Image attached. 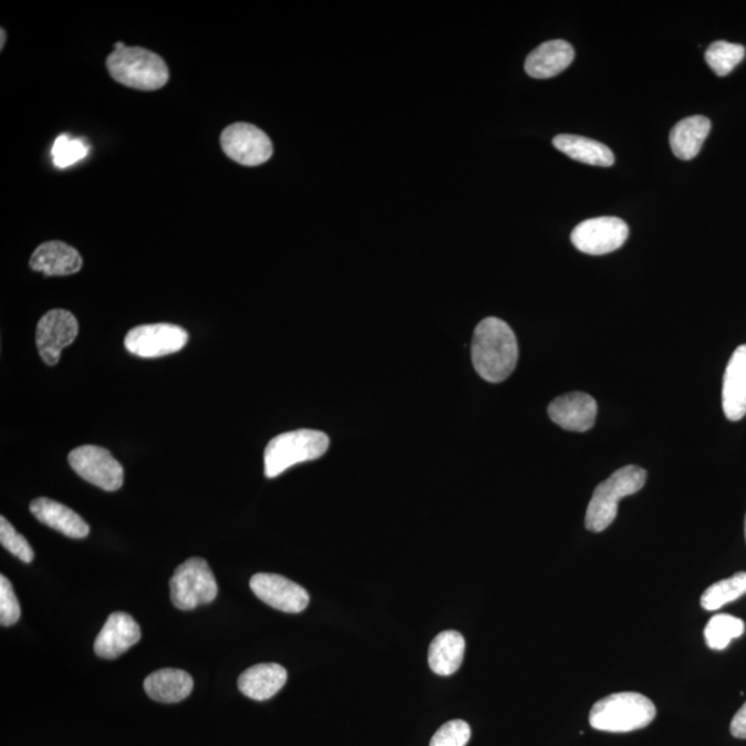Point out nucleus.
<instances>
[{"instance_id": "obj_7", "label": "nucleus", "mask_w": 746, "mask_h": 746, "mask_svg": "<svg viewBox=\"0 0 746 746\" xmlns=\"http://www.w3.org/2000/svg\"><path fill=\"white\" fill-rule=\"evenodd\" d=\"M69 462L76 475L104 491H118L124 484V467L108 449L83 445L71 450Z\"/></svg>"}, {"instance_id": "obj_6", "label": "nucleus", "mask_w": 746, "mask_h": 746, "mask_svg": "<svg viewBox=\"0 0 746 746\" xmlns=\"http://www.w3.org/2000/svg\"><path fill=\"white\" fill-rule=\"evenodd\" d=\"M216 595V578L204 559H188L176 568L170 579V600L176 609L194 610L211 603Z\"/></svg>"}, {"instance_id": "obj_10", "label": "nucleus", "mask_w": 746, "mask_h": 746, "mask_svg": "<svg viewBox=\"0 0 746 746\" xmlns=\"http://www.w3.org/2000/svg\"><path fill=\"white\" fill-rule=\"evenodd\" d=\"M220 143L228 158L245 166L266 164L274 153L270 137L259 127L244 122L227 126Z\"/></svg>"}, {"instance_id": "obj_28", "label": "nucleus", "mask_w": 746, "mask_h": 746, "mask_svg": "<svg viewBox=\"0 0 746 746\" xmlns=\"http://www.w3.org/2000/svg\"><path fill=\"white\" fill-rule=\"evenodd\" d=\"M0 543L11 555L21 561L28 562V564L35 558L31 545L28 543L21 533L15 531V528L3 516L0 517Z\"/></svg>"}, {"instance_id": "obj_29", "label": "nucleus", "mask_w": 746, "mask_h": 746, "mask_svg": "<svg viewBox=\"0 0 746 746\" xmlns=\"http://www.w3.org/2000/svg\"><path fill=\"white\" fill-rule=\"evenodd\" d=\"M470 736V726L466 722L450 721L434 734L431 746H466Z\"/></svg>"}, {"instance_id": "obj_31", "label": "nucleus", "mask_w": 746, "mask_h": 746, "mask_svg": "<svg viewBox=\"0 0 746 746\" xmlns=\"http://www.w3.org/2000/svg\"><path fill=\"white\" fill-rule=\"evenodd\" d=\"M731 732L733 737L746 739V703L739 708L736 716L733 717Z\"/></svg>"}, {"instance_id": "obj_22", "label": "nucleus", "mask_w": 746, "mask_h": 746, "mask_svg": "<svg viewBox=\"0 0 746 746\" xmlns=\"http://www.w3.org/2000/svg\"><path fill=\"white\" fill-rule=\"evenodd\" d=\"M465 650V638L459 632L439 633L428 650V665L439 676L454 675L464 662Z\"/></svg>"}, {"instance_id": "obj_18", "label": "nucleus", "mask_w": 746, "mask_h": 746, "mask_svg": "<svg viewBox=\"0 0 746 746\" xmlns=\"http://www.w3.org/2000/svg\"><path fill=\"white\" fill-rule=\"evenodd\" d=\"M576 52L570 43L556 39L538 46L526 60L527 74L537 80H548L561 74L571 65Z\"/></svg>"}, {"instance_id": "obj_11", "label": "nucleus", "mask_w": 746, "mask_h": 746, "mask_svg": "<svg viewBox=\"0 0 746 746\" xmlns=\"http://www.w3.org/2000/svg\"><path fill=\"white\" fill-rule=\"evenodd\" d=\"M80 325L75 315L66 310H52L44 314L37 327V348L48 365L59 363L61 352L74 343Z\"/></svg>"}, {"instance_id": "obj_15", "label": "nucleus", "mask_w": 746, "mask_h": 746, "mask_svg": "<svg viewBox=\"0 0 746 746\" xmlns=\"http://www.w3.org/2000/svg\"><path fill=\"white\" fill-rule=\"evenodd\" d=\"M723 411L728 421H742L746 415V344L737 348L723 377Z\"/></svg>"}, {"instance_id": "obj_20", "label": "nucleus", "mask_w": 746, "mask_h": 746, "mask_svg": "<svg viewBox=\"0 0 746 746\" xmlns=\"http://www.w3.org/2000/svg\"><path fill=\"white\" fill-rule=\"evenodd\" d=\"M193 688V677L180 670H160L144 681L148 697L163 704L180 703L191 694Z\"/></svg>"}, {"instance_id": "obj_23", "label": "nucleus", "mask_w": 746, "mask_h": 746, "mask_svg": "<svg viewBox=\"0 0 746 746\" xmlns=\"http://www.w3.org/2000/svg\"><path fill=\"white\" fill-rule=\"evenodd\" d=\"M553 146L571 159L578 160V163L603 166V168L615 163V157L611 149L604 146V144L592 141V138L560 135L553 138Z\"/></svg>"}, {"instance_id": "obj_27", "label": "nucleus", "mask_w": 746, "mask_h": 746, "mask_svg": "<svg viewBox=\"0 0 746 746\" xmlns=\"http://www.w3.org/2000/svg\"><path fill=\"white\" fill-rule=\"evenodd\" d=\"M89 146L82 138L61 135L55 138L52 148L53 164L60 169L70 168L71 165L86 158Z\"/></svg>"}, {"instance_id": "obj_1", "label": "nucleus", "mask_w": 746, "mask_h": 746, "mask_svg": "<svg viewBox=\"0 0 746 746\" xmlns=\"http://www.w3.org/2000/svg\"><path fill=\"white\" fill-rule=\"evenodd\" d=\"M472 361L484 381H506L519 361V344L515 332L497 317L483 320L473 335Z\"/></svg>"}, {"instance_id": "obj_4", "label": "nucleus", "mask_w": 746, "mask_h": 746, "mask_svg": "<svg viewBox=\"0 0 746 746\" xmlns=\"http://www.w3.org/2000/svg\"><path fill=\"white\" fill-rule=\"evenodd\" d=\"M105 64L116 82L137 91H158L169 81V69L164 59L144 48L114 50Z\"/></svg>"}, {"instance_id": "obj_3", "label": "nucleus", "mask_w": 746, "mask_h": 746, "mask_svg": "<svg viewBox=\"0 0 746 746\" xmlns=\"http://www.w3.org/2000/svg\"><path fill=\"white\" fill-rule=\"evenodd\" d=\"M647 472L639 466H625L612 473L605 481L595 487L590 499L584 525L589 531L607 530L618 516L620 500L636 494L644 487Z\"/></svg>"}, {"instance_id": "obj_26", "label": "nucleus", "mask_w": 746, "mask_h": 746, "mask_svg": "<svg viewBox=\"0 0 746 746\" xmlns=\"http://www.w3.org/2000/svg\"><path fill=\"white\" fill-rule=\"evenodd\" d=\"M745 53L743 44L717 41L706 49L705 60L717 76H726L742 63Z\"/></svg>"}, {"instance_id": "obj_2", "label": "nucleus", "mask_w": 746, "mask_h": 746, "mask_svg": "<svg viewBox=\"0 0 746 746\" xmlns=\"http://www.w3.org/2000/svg\"><path fill=\"white\" fill-rule=\"evenodd\" d=\"M655 705L645 695L615 693L593 705L589 723L599 732L631 733L647 727L655 719Z\"/></svg>"}, {"instance_id": "obj_5", "label": "nucleus", "mask_w": 746, "mask_h": 746, "mask_svg": "<svg viewBox=\"0 0 746 746\" xmlns=\"http://www.w3.org/2000/svg\"><path fill=\"white\" fill-rule=\"evenodd\" d=\"M330 448V437L320 431L300 428V431L282 433L267 444L265 450V475L276 478L289 467L303 462L321 458Z\"/></svg>"}, {"instance_id": "obj_19", "label": "nucleus", "mask_w": 746, "mask_h": 746, "mask_svg": "<svg viewBox=\"0 0 746 746\" xmlns=\"http://www.w3.org/2000/svg\"><path fill=\"white\" fill-rule=\"evenodd\" d=\"M288 672L278 664H260L249 667L238 678V688L248 698L267 701L286 686Z\"/></svg>"}, {"instance_id": "obj_32", "label": "nucleus", "mask_w": 746, "mask_h": 746, "mask_svg": "<svg viewBox=\"0 0 746 746\" xmlns=\"http://www.w3.org/2000/svg\"><path fill=\"white\" fill-rule=\"evenodd\" d=\"M125 48H126V46H125V43H124V42H116V43L114 44V49H115V50H122V49H125Z\"/></svg>"}, {"instance_id": "obj_21", "label": "nucleus", "mask_w": 746, "mask_h": 746, "mask_svg": "<svg viewBox=\"0 0 746 746\" xmlns=\"http://www.w3.org/2000/svg\"><path fill=\"white\" fill-rule=\"evenodd\" d=\"M711 126V121L703 115L688 116L678 122L671 132L673 154L683 160L697 157L709 135Z\"/></svg>"}, {"instance_id": "obj_25", "label": "nucleus", "mask_w": 746, "mask_h": 746, "mask_svg": "<svg viewBox=\"0 0 746 746\" xmlns=\"http://www.w3.org/2000/svg\"><path fill=\"white\" fill-rule=\"evenodd\" d=\"M744 633L745 622L728 614L712 617L704 631L706 644L715 651L727 649L734 639L742 638Z\"/></svg>"}, {"instance_id": "obj_16", "label": "nucleus", "mask_w": 746, "mask_h": 746, "mask_svg": "<svg viewBox=\"0 0 746 746\" xmlns=\"http://www.w3.org/2000/svg\"><path fill=\"white\" fill-rule=\"evenodd\" d=\"M30 266L33 271L46 276H72L81 271L83 260L80 252L69 244L49 241L39 245L31 256Z\"/></svg>"}, {"instance_id": "obj_33", "label": "nucleus", "mask_w": 746, "mask_h": 746, "mask_svg": "<svg viewBox=\"0 0 746 746\" xmlns=\"http://www.w3.org/2000/svg\"><path fill=\"white\" fill-rule=\"evenodd\" d=\"M0 33H2V41H0L2 43H0V49H3L6 43V31L3 30V28L2 31H0Z\"/></svg>"}, {"instance_id": "obj_9", "label": "nucleus", "mask_w": 746, "mask_h": 746, "mask_svg": "<svg viewBox=\"0 0 746 746\" xmlns=\"http://www.w3.org/2000/svg\"><path fill=\"white\" fill-rule=\"evenodd\" d=\"M629 227L618 217H595L573 228L571 242L579 252L600 256L614 252L626 242Z\"/></svg>"}, {"instance_id": "obj_13", "label": "nucleus", "mask_w": 746, "mask_h": 746, "mask_svg": "<svg viewBox=\"0 0 746 746\" xmlns=\"http://www.w3.org/2000/svg\"><path fill=\"white\" fill-rule=\"evenodd\" d=\"M548 414L556 425L566 431L583 433L594 426L598 403L587 393H568L550 403Z\"/></svg>"}, {"instance_id": "obj_30", "label": "nucleus", "mask_w": 746, "mask_h": 746, "mask_svg": "<svg viewBox=\"0 0 746 746\" xmlns=\"http://www.w3.org/2000/svg\"><path fill=\"white\" fill-rule=\"evenodd\" d=\"M21 617L20 603L8 578L0 577V623L13 626Z\"/></svg>"}, {"instance_id": "obj_24", "label": "nucleus", "mask_w": 746, "mask_h": 746, "mask_svg": "<svg viewBox=\"0 0 746 746\" xmlns=\"http://www.w3.org/2000/svg\"><path fill=\"white\" fill-rule=\"evenodd\" d=\"M746 594V572L734 573L732 578L712 584L701 595V605L706 611H717Z\"/></svg>"}, {"instance_id": "obj_14", "label": "nucleus", "mask_w": 746, "mask_h": 746, "mask_svg": "<svg viewBox=\"0 0 746 746\" xmlns=\"http://www.w3.org/2000/svg\"><path fill=\"white\" fill-rule=\"evenodd\" d=\"M141 639L142 631L138 623L126 612H114L94 642V653L100 659L115 660L141 642Z\"/></svg>"}, {"instance_id": "obj_12", "label": "nucleus", "mask_w": 746, "mask_h": 746, "mask_svg": "<svg viewBox=\"0 0 746 746\" xmlns=\"http://www.w3.org/2000/svg\"><path fill=\"white\" fill-rule=\"evenodd\" d=\"M250 589L263 603L288 614H299L310 603L305 589L277 573H256L250 579Z\"/></svg>"}, {"instance_id": "obj_8", "label": "nucleus", "mask_w": 746, "mask_h": 746, "mask_svg": "<svg viewBox=\"0 0 746 746\" xmlns=\"http://www.w3.org/2000/svg\"><path fill=\"white\" fill-rule=\"evenodd\" d=\"M188 342V333L172 324H148L133 328L125 338L127 352L142 359H158L180 352Z\"/></svg>"}, {"instance_id": "obj_17", "label": "nucleus", "mask_w": 746, "mask_h": 746, "mask_svg": "<svg viewBox=\"0 0 746 746\" xmlns=\"http://www.w3.org/2000/svg\"><path fill=\"white\" fill-rule=\"evenodd\" d=\"M30 510L37 517V520L43 522L44 526L53 528L55 531L64 533L65 537L83 539L91 532L87 522L80 515L66 508L65 505L55 502L53 499H33Z\"/></svg>"}, {"instance_id": "obj_34", "label": "nucleus", "mask_w": 746, "mask_h": 746, "mask_svg": "<svg viewBox=\"0 0 746 746\" xmlns=\"http://www.w3.org/2000/svg\"><path fill=\"white\" fill-rule=\"evenodd\" d=\"M745 538H746V516H745Z\"/></svg>"}]
</instances>
